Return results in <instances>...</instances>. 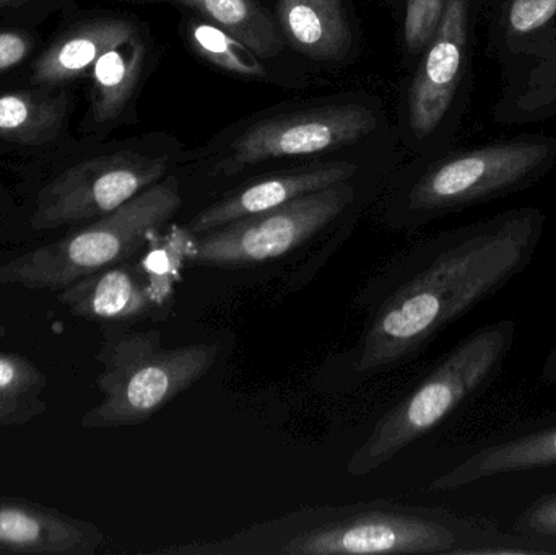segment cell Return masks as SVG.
Wrapping results in <instances>:
<instances>
[{"instance_id": "25", "label": "cell", "mask_w": 556, "mask_h": 555, "mask_svg": "<svg viewBox=\"0 0 556 555\" xmlns=\"http://www.w3.org/2000/svg\"><path fill=\"white\" fill-rule=\"evenodd\" d=\"M515 533L556 543V492L532 502L513 525Z\"/></svg>"}, {"instance_id": "5", "label": "cell", "mask_w": 556, "mask_h": 555, "mask_svg": "<svg viewBox=\"0 0 556 555\" xmlns=\"http://www.w3.org/2000/svg\"><path fill=\"white\" fill-rule=\"evenodd\" d=\"M181 205L178 179H160L111 214L0 264V283L59 292L136 256Z\"/></svg>"}, {"instance_id": "28", "label": "cell", "mask_w": 556, "mask_h": 555, "mask_svg": "<svg viewBox=\"0 0 556 555\" xmlns=\"http://www.w3.org/2000/svg\"><path fill=\"white\" fill-rule=\"evenodd\" d=\"M179 2L185 3V5L192 7V9L199 10V12H202V0H179Z\"/></svg>"}, {"instance_id": "27", "label": "cell", "mask_w": 556, "mask_h": 555, "mask_svg": "<svg viewBox=\"0 0 556 555\" xmlns=\"http://www.w3.org/2000/svg\"><path fill=\"white\" fill-rule=\"evenodd\" d=\"M541 374L542 380H544L545 383L556 384V345L554 351L545 358Z\"/></svg>"}, {"instance_id": "22", "label": "cell", "mask_w": 556, "mask_h": 555, "mask_svg": "<svg viewBox=\"0 0 556 555\" xmlns=\"http://www.w3.org/2000/svg\"><path fill=\"white\" fill-rule=\"evenodd\" d=\"M202 13L260 58H274L283 49L276 23L256 0H202Z\"/></svg>"}, {"instance_id": "6", "label": "cell", "mask_w": 556, "mask_h": 555, "mask_svg": "<svg viewBox=\"0 0 556 555\" xmlns=\"http://www.w3.org/2000/svg\"><path fill=\"white\" fill-rule=\"evenodd\" d=\"M556 165V136L528 134L451 153L412 185L407 209L428 220L526 191Z\"/></svg>"}, {"instance_id": "2", "label": "cell", "mask_w": 556, "mask_h": 555, "mask_svg": "<svg viewBox=\"0 0 556 555\" xmlns=\"http://www.w3.org/2000/svg\"><path fill=\"white\" fill-rule=\"evenodd\" d=\"M502 531L483 521L392 502L303 508L211 543L166 555H480Z\"/></svg>"}, {"instance_id": "20", "label": "cell", "mask_w": 556, "mask_h": 555, "mask_svg": "<svg viewBox=\"0 0 556 555\" xmlns=\"http://www.w3.org/2000/svg\"><path fill=\"white\" fill-rule=\"evenodd\" d=\"M146 46L139 35L104 52L91 68V114L97 123L116 119L139 85Z\"/></svg>"}, {"instance_id": "16", "label": "cell", "mask_w": 556, "mask_h": 555, "mask_svg": "<svg viewBox=\"0 0 556 555\" xmlns=\"http://www.w3.org/2000/svg\"><path fill=\"white\" fill-rule=\"evenodd\" d=\"M139 35L127 20L97 18L78 23L59 36L35 62L31 81L38 87L59 88L91 72L98 59L114 46Z\"/></svg>"}, {"instance_id": "30", "label": "cell", "mask_w": 556, "mask_h": 555, "mask_svg": "<svg viewBox=\"0 0 556 555\" xmlns=\"http://www.w3.org/2000/svg\"><path fill=\"white\" fill-rule=\"evenodd\" d=\"M5 336V325H3L2 316H0V339Z\"/></svg>"}, {"instance_id": "9", "label": "cell", "mask_w": 556, "mask_h": 555, "mask_svg": "<svg viewBox=\"0 0 556 555\" xmlns=\"http://www.w3.org/2000/svg\"><path fill=\"white\" fill-rule=\"evenodd\" d=\"M477 18L473 0H446L437 33L421 52L408 91V126L418 142L438 136L463 108L472 74Z\"/></svg>"}, {"instance_id": "23", "label": "cell", "mask_w": 556, "mask_h": 555, "mask_svg": "<svg viewBox=\"0 0 556 555\" xmlns=\"http://www.w3.org/2000/svg\"><path fill=\"white\" fill-rule=\"evenodd\" d=\"M191 42L205 61L224 71L243 75V77L266 75V68L261 64L260 55L215 23H192Z\"/></svg>"}, {"instance_id": "3", "label": "cell", "mask_w": 556, "mask_h": 555, "mask_svg": "<svg viewBox=\"0 0 556 555\" xmlns=\"http://www.w3.org/2000/svg\"><path fill=\"white\" fill-rule=\"evenodd\" d=\"M516 325L500 319L476 329L441 364L376 422L346 463L350 476L369 475L437 429L498 377L511 354Z\"/></svg>"}, {"instance_id": "17", "label": "cell", "mask_w": 556, "mask_h": 555, "mask_svg": "<svg viewBox=\"0 0 556 555\" xmlns=\"http://www.w3.org/2000/svg\"><path fill=\"white\" fill-rule=\"evenodd\" d=\"M485 16L486 54L500 68L556 36V0H490Z\"/></svg>"}, {"instance_id": "1", "label": "cell", "mask_w": 556, "mask_h": 555, "mask_svg": "<svg viewBox=\"0 0 556 555\" xmlns=\"http://www.w3.org/2000/svg\"><path fill=\"white\" fill-rule=\"evenodd\" d=\"M545 225V212L528 205L457 228L428 244L417 270L376 313L356 370L363 374L404 361L505 289L534 261Z\"/></svg>"}, {"instance_id": "4", "label": "cell", "mask_w": 556, "mask_h": 555, "mask_svg": "<svg viewBox=\"0 0 556 555\" xmlns=\"http://www.w3.org/2000/svg\"><path fill=\"white\" fill-rule=\"evenodd\" d=\"M218 355V344L165 348L159 329H106L97 354L101 401L80 426L98 430L147 422L204 378Z\"/></svg>"}, {"instance_id": "14", "label": "cell", "mask_w": 556, "mask_h": 555, "mask_svg": "<svg viewBox=\"0 0 556 555\" xmlns=\"http://www.w3.org/2000/svg\"><path fill=\"white\" fill-rule=\"evenodd\" d=\"M556 468V422L496 440L438 476L430 491L447 492L516 472Z\"/></svg>"}, {"instance_id": "8", "label": "cell", "mask_w": 556, "mask_h": 555, "mask_svg": "<svg viewBox=\"0 0 556 555\" xmlns=\"http://www.w3.org/2000/svg\"><path fill=\"white\" fill-rule=\"evenodd\" d=\"M166 169L168 162L163 156L134 152L85 160L39 191L31 227L55 230L98 220L159 182Z\"/></svg>"}, {"instance_id": "29", "label": "cell", "mask_w": 556, "mask_h": 555, "mask_svg": "<svg viewBox=\"0 0 556 555\" xmlns=\"http://www.w3.org/2000/svg\"><path fill=\"white\" fill-rule=\"evenodd\" d=\"M20 2V0H0V9L3 7L13 5V3Z\"/></svg>"}, {"instance_id": "13", "label": "cell", "mask_w": 556, "mask_h": 555, "mask_svg": "<svg viewBox=\"0 0 556 555\" xmlns=\"http://www.w3.org/2000/svg\"><path fill=\"white\" fill-rule=\"evenodd\" d=\"M355 172L356 166L352 163L339 162L269 176L208 205L189 222L186 230L192 235L215 230L238 218L270 211L311 192L349 181Z\"/></svg>"}, {"instance_id": "18", "label": "cell", "mask_w": 556, "mask_h": 555, "mask_svg": "<svg viewBox=\"0 0 556 555\" xmlns=\"http://www.w3.org/2000/svg\"><path fill=\"white\" fill-rule=\"evenodd\" d=\"M281 31L296 51L316 61H339L352 49L340 0H278Z\"/></svg>"}, {"instance_id": "19", "label": "cell", "mask_w": 556, "mask_h": 555, "mask_svg": "<svg viewBox=\"0 0 556 555\" xmlns=\"http://www.w3.org/2000/svg\"><path fill=\"white\" fill-rule=\"evenodd\" d=\"M67 111V97L54 88L0 93V139L23 146L51 142L61 134Z\"/></svg>"}, {"instance_id": "15", "label": "cell", "mask_w": 556, "mask_h": 555, "mask_svg": "<svg viewBox=\"0 0 556 555\" xmlns=\"http://www.w3.org/2000/svg\"><path fill=\"white\" fill-rule=\"evenodd\" d=\"M492 117L502 126L556 119V36L532 54L502 67Z\"/></svg>"}, {"instance_id": "21", "label": "cell", "mask_w": 556, "mask_h": 555, "mask_svg": "<svg viewBox=\"0 0 556 555\" xmlns=\"http://www.w3.org/2000/svg\"><path fill=\"white\" fill-rule=\"evenodd\" d=\"M48 378L28 357L0 352V429L23 427L48 411Z\"/></svg>"}, {"instance_id": "12", "label": "cell", "mask_w": 556, "mask_h": 555, "mask_svg": "<svg viewBox=\"0 0 556 555\" xmlns=\"http://www.w3.org/2000/svg\"><path fill=\"white\" fill-rule=\"evenodd\" d=\"M162 283L147 269L124 261L59 290V303L88 321L124 323L149 318L160 306Z\"/></svg>"}, {"instance_id": "11", "label": "cell", "mask_w": 556, "mask_h": 555, "mask_svg": "<svg viewBox=\"0 0 556 555\" xmlns=\"http://www.w3.org/2000/svg\"><path fill=\"white\" fill-rule=\"evenodd\" d=\"M103 531L28 499L0 497V554L94 555Z\"/></svg>"}, {"instance_id": "26", "label": "cell", "mask_w": 556, "mask_h": 555, "mask_svg": "<svg viewBox=\"0 0 556 555\" xmlns=\"http://www.w3.org/2000/svg\"><path fill=\"white\" fill-rule=\"evenodd\" d=\"M35 39L18 29H0V74L22 64L31 52Z\"/></svg>"}, {"instance_id": "7", "label": "cell", "mask_w": 556, "mask_h": 555, "mask_svg": "<svg viewBox=\"0 0 556 555\" xmlns=\"http://www.w3.org/2000/svg\"><path fill=\"white\" fill-rule=\"evenodd\" d=\"M345 182L311 192L280 207L238 218L195 235L182 256L198 266L240 267L277 260L306 243L352 204Z\"/></svg>"}, {"instance_id": "24", "label": "cell", "mask_w": 556, "mask_h": 555, "mask_svg": "<svg viewBox=\"0 0 556 555\" xmlns=\"http://www.w3.org/2000/svg\"><path fill=\"white\" fill-rule=\"evenodd\" d=\"M446 0H407L404 41L412 54H420L437 33Z\"/></svg>"}, {"instance_id": "10", "label": "cell", "mask_w": 556, "mask_h": 555, "mask_svg": "<svg viewBox=\"0 0 556 555\" xmlns=\"http://www.w3.org/2000/svg\"><path fill=\"white\" fill-rule=\"evenodd\" d=\"M378 117L359 104L281 114L254 124L231 146V155L218 165L222 175L283 156L313 155L339 149L371 134Z\"/></svg>"}]
</instances>
